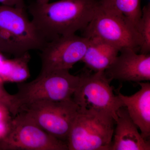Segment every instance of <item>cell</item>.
I'll return each mask as SVG.
<instances>
[{
	"mask_svg": "<svg viewBox=\"0 0 150 150\" xmlns=\"http://www.w3.org/2000/svg\"><path fill=\"white\" fill-rule=\"evenodd\" d=\"M79 81V76L71 74L69 70L53 71L39 74L30 82L18 84L15 94L21 108L39 100H68L72 99Z\"/></svg>",
	"mask_w": 150,
	"mask_h": 150,
	"instance_id": "obj_4",
	"label": "cell"
},
{
	"mask_svg": "<svg viewBox=\"0 0 150 150\" xmlns=\"http://www.w3.org/2000/svg\"><path fill=\"white\" fill-rule=\"evenodd\" d=\"M3 5L15 7L20 8H26L25 0H0Z\"/></svg>",
	"mask_w": 150,
	"mask_h": 150,
	"instance_id": "obj_17",
	"label": "cell"
},
{
	"mask_svg": "<svg viewBox=\"0 0 150 150\" xmlns=\"http://www.w3.org/2000/svg\"><path fill=\"white\" fill-rule=\"evenodd\" d=\"M79 84L72 97L81 109H93L110 114L115 121L116 112L124 106L118 95H115L110 86L111 80L105 71L85 72L79 75Z\"/></svg>",
	"mask_w": 150,
	"mask_h": 150,
	"instance_id": "obj_7",
	"label": "cell"
},
{
	"mask_svg": "<svg viewBox=\"0 0 150 150\" xmlns=\"http://www.w3.org/2000/svg\"><path fill=\"white\" fill-rule=\"evenodd\" d=\"M141 89L131 96L121 93L118 96L126 107L132 121L141 131L142 137L146 141L150 139V83H137Z\"/></svg>",
	"mask_w": 150,
	"mask_h": 150,
	"instance_id": "obj_12",
	"label": "cell"
},
{
	"mask_svg": "<svg viewBox=\"0 0 150 150\" xmlns=\"http://www.w3.org/2000/svg\"><path fill=\"white\" fill-rule=\"evenodd\" d=\"M0 150H69L67 142L47 133L19 112L0 139Z\"/></svg>",
	"mask_w": 150,
	"mask_h": 150,
	"instance_id": "obj_6",
	"label": "cell"
},
{
	"mask_svg": "<svg viewBox=\"0 0 150 150\" xmlns=\"http://www.w3.org/2000/svg\"><path fill=\"white\" fill-rule=\"evenodd\" d=\"M84 37H96L117 46L137 52L141 39L136 28L123 18L98 5L92 19L83 30Z\"/></svg>",
	"mask_w": 150,
	"mask_h": 150,
	"instance_id": "obj_8",
	"label": "cell"
},
{
	"mask_svg": "<svg viewBox=\"0 0 150 150\" xmlns=\"http://www.w3.org/2000/svg\"><path fill=\"white\" fill-rule=\"evenodd\" d=\"M88 38L76 34L63 35L47 41L40 51V74L57 70H69L81 61Z\"/></svg>",
	"mask_w": 150,
	"mask_h": 150,
	"instance_id": "obj_9",
	"label": "cell"
},
{
	"mask_svg": "<svg viewBox=\"0 0 150 150\" xmlns=\"http://www.w3.org/2000/svg\"><path fill=\"white\" fill-rule=\"evenodd\" d=\"M103 8L123 18L136 28L142 14L141 0H98Z\"/></svg>",
	"mask_w": 150,
	"mask_h": 150,
	"instance_id": "obj_14",
	"label": "cell"
},
{
	"mask_svg": "<svg viewBox=\"0 0 150 150\" xmlns=\"http://www.w3.org/2000/svg\"><path fill=\"white\" fill-rule=\"evenodd\" d=\"M88 38V45L82 62L94 72L105 71L118 56L121 49L98 38Z\"/></svg>",
	"mask_w": 150,
	"mask_h": 150,
	"instance_id": "obj_13",
	"label": "cell"
},
{
	"mask_svg": "<svg viewBox=\"0 0 150 150\" xmlns=\"http://www.w3.org/2000/svg\"><path fill=\"white\" fill-rule=\"evenodd\" d=\"M49 1L50 0H36V1L41 4H44V3L49 2Z\"/></svg>",
	"mask_w": 150,
	"mask_h": 150,
	"instance_id": "obj_18",
	"label": "cell"
},
{
	"mask_svg": "<svg viewBox=\"0 0 150 150\" xmlns=\"http://www.w3.org/2000/svg\"></svg>",
	"mask_w": 150,
	"mask_h": 150,
	"instance_id": "obj_19",
	"label": "cell"
},
{
	"mask_svg": "<svg viewBox=\"0 0 150 150\" xmlns=\"http://www.w3.org/2000/svg\"><path fill=\"white\" fill-rule=\"evenodd\" d=\"M0 104L2 105L8 110L14 117L18 114L21 110L20 105L16 94L9 93L0 81Z\"/></svg>",
	"mask_w": 150,
	"mask_h": 150,
	"instance_id": "obj_16",
	"label": "cell"
},
{
	"mask_svg": "<svg viewBox=\"0 0 150 150\" xmlns=\"http://www.w3.org/2000/svg\"><path fill=\"white\" fill-rule=\"evenodd\" d=\"M98 0H60L28 7L32 21L47 41L83 30L92 19Z\"/></svg>",
	"mask_w": 150,
	"mask_h": 150,
	"instance_id": "obj_1",
	"label": "cell"
},
{
	"mask_svg": "<svg viewBox=\"0 0 150 150\" xmlns=\"http://www.w3.org/2000/svg\"><path fill=\"white\" fill-rule=\"evenodd\" d=\"M115 123L107 112L79 108L67 138L69 150H110Z\"/></svg>",
	"mask_w": 150,
	"mask_h": 150,
	"instance_id": "obj_3",
	"label": "cell"
},
{
	"mask_svg": "<svg viewBox=\"0 0 150 150\" xmlns=\"http://www.w3.org/2000/svg\"><path fill=\"white\" fill-rule=\"evenodd\" d=\"M136 30L141 39L140 53L149 54L150 51V4L142 8V14L137 23Z\"/></svg>",
	"mask_w": 150,
	"mask_h": 150,
	"instance_id": "obj_15",
	"label": "cell"
},
{
	"mask_svg": "<svg viewBox=\"0 0 150 150\" xmlns=\"http://www.w3.org/2000/svg\"><path fill=\"white\" fill-rule=\"evenodd\" d=\"M79 108L73 99L62 101L41 100L23 105L19 112L47 133L67 142Z\"/></svg>",
	"mask_w": 150,
	"mask_h": 150,
	"instance_id": "obj_5",
	"label": "cell"
},
{
	"mask_svg": "<svg viewBox=\"0 0 150 150\" xmlns=\"http://www.w3.org/2000/svg\"><path fill=\"white\" fill-rule=\"evenodd\" d=\"M47 42L26 8L0 5V53L20 57L32 50L40 51Z\"/></svg>",
	"mask_w": 150,
	"mask_h": 150,
	"instance_id": "obj_2",
	"label": "cell"
},
{
	"mask_svg": "<svg viewBox=\"0 0 150 150\" xmlns=\"http://www.w3.org/2000/svg\"><path fill=\"white\" fill-rule=\"evenodd\" d=\"M105 73L111 80L136 83L150 81V54H138L131 48H122Z\"/></svg>",
	"mask_w": 150,
	"mask_h": 150,
	"instance_id": "obj_10",
	"label": "cell"
},
{
	"mask_svg": "<svg viewBox=\"0 0 150 150\" xmlns=\"http://www.w3.org/2000/svg\"><path fill=\"white\" fill-rule=\"evenodd\" d=\"M116 114V126L110 150H150V141L142 137L126 107H120Z\"/></svg>",
	"mask_w": 150,
	"mask_h": 150,
	"instance_id": "obj_11",
	"label": "cell"
}]
</instances>
